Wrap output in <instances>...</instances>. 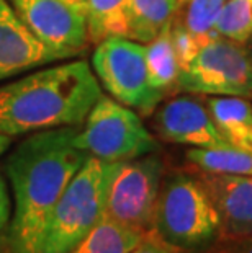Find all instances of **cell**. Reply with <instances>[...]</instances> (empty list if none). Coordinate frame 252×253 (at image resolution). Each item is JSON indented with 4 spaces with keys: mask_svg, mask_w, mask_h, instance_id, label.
<instances>
[{
    "mask_svg": "<svg viewBox=\"0 0 252 253\" xmlns=\"http://www.w3.org/2000/svg\"><path fill=\"white\" fill-rule=\"evenodd\" d=\"M25 28L59 61L80 54L89 44L87 20L61 0H7Z\"/></svg>",
    "mask_w": 252,
    "mask_h": 253,
    "instance_id": "9c48e42d",
    "label": "cell"
},
{
    "mask_svg": "<svg viewBox=\"0 0 252 253\" xmlns=\"http://www.w3.org/2000/svg\"><path fill=\"white\" fill-rule=\"evenodd\" d=\"M170 26L160 31L152 41L144 44L149 84L164 96L174 87H177V80H179L180 74L179 59H177L172 36H170Z\"/></svg>",
    "mask_w": 252,
    "mask_h": 253,
    "instance_id": "2e32d148",
    "label": "cell"
},
{
    "mask_svg": "<svg viewBox=\"0 0 252 253\" xmlns=\"http://www.w3.org/2000/svg\"><path fill=\"white\" fill-rule=\"evenodd\" d=\"M90 66L111 98L138 115L149 116L164 100V95L149 84L143 42L123 36L106 38L95 47Z\"/></svg>",
    "mask_w": 252,
    "mask_h": 253,
    "instance_id": "52a82bcc",
    "label": "cell"
},
{
    "mask_svg": "<svg viewBox=\"0 0 252 253\" xmlns=\"http://www.w3.org/2000/svg\"><path fill=\"white\" fill-rule=\"evenodd\" d=\"M164 164L155 154L108 162L105 216L128 227L151 232Z\"/></svg>",
    "mask_w": 252,
    "mask_h": 253,
    "instance_id": "8992f818",
    "label": "cell"
},
{
    "mask_svg": "<svg viewBox=\"0 0 252 253\" xmlns=\"http://www.w3.org/2000/svg\"><path fill=\"white\" fill-rule=\"evenodd\" d=\"M214 31L218 36L244 44L252 36V0H226L218 15Z\"/></svg>",
    "mask_w": 252,
    "mask_h": 253,
    "instance_id": "ffe728a7",
    "label": "cell"
},
{
    "mask_svg": "<svg viewBox=\"0 0 252 253\" xmlns=\"http://www.w3.org/2000/svg\"><path fill=\"white\" fill-rule=\"evenodd\" d=\"M170 36H172V44L182 71L197 56V52L200 51L203 42L192 35L189 30H185L182 25L175 23V21H172V26H170Z\"/></svg>",
    "mask_w": 252,
    "mask_h": 253,
    "instance_id": "44dd1931",
    "label": "cell"
},
{
    "mask_svg": "<svg viewBox=\"0 0 252 253\" xmlns=\"http://www.w3.org/2000/svg\"><path fill=\"white\" fill-rule=\"evenodd\" d=\"M224 2L226 0H182L174 21L205 44L206 41L218 38L214 25Z\"/></svg>",
    "mask_w": 252,
    "mask_h": 253,
    "instance_id": "d6986e66",
    "label": "cell"
},
{
    "mask_svg": "<svg viewBox=\"0 0 252 253\" xmlns=\"http://www.w3.org/2000/svg\"><path fill=\"white\" fill-rule=\"evenodd\" d=\"M12 145V137L5 136V134H0V155H3Z\"/></svg>",
    "mask_w": 252,
    "mask_h": 253,
    "instance_id": "484cf974",
    "label": "cell"
},
{
    "mask_svg": "<svg viewBox=\"0 0 252 253\" xmlns=\"http://www.w3.org/2000/svg\"><path fill=\"white\" fill-rule=\"evenodd\" d=\"M128 253H177V252L172 250L170 247L165 245L164 242H160L157 237H154L151 232H149L143 239L141 244L136 245L135 249Z\"/></svg>",
    "mask_w": 252,
    "mask_h": 253,
    "instance_id": "cb8c5ba5",
    "label": "cell"
},
{
    "mask_svg": "<svg viewBox=\"0 0 252 253\" xmlns=\"http://www.w3.org/2000/svg\"><path fill=\"white\" fill-rule=\"evenodd\" d=\"M155 127L164 141L198 149L229 145L219 134L206 103L192 96L167 101L155 113Z\"/></svg>",
    "mask_w": 252,
    "mask_h": 253,
    "instance_id": "30bf717a",
    "label": "cell"
},
{
    "mask_svg": "<svg viewBox=\"0 0 252 253\" xmlns=\"http://www.w3.org/2000/svg\"><path fill=\"white\" fill-rule=\"evenodd\" d=\"M180 2H182V0H180Z\"/></svg>",
    "mask_w": 252,
    "mask_h": 253,
    "instance_id": "83f0119b",
    "label": "cell"
},
{
    "mask_svg": "<svg viewBox=\"0 0 252 253\" xmlns=\"http://www.w3.org/2000/svg\"><path fill=\"white\" fill-rule=\"evenodd\" d=\"M151 234L177 253H205L216 244L219 217L200 178L177 173L160 185Z\"/></svg>",
    "mask_w": 252,
    "mask_h": 253,
    "instance_id": "3957f363",
    "label": "cell"
},
{
    "mask_svg": "<svg viewBox=\"0 0 252 253\" xmlns=\"http://www.w3.org/2000/svg\"><path fill=\"white\" fill-rule=\"evenodd\" d=\"M187 159L205 173L252 175V152L238 147H216L187 150Z\"/></svg>",
    "mask_w": 252,
    "mask_h": 253,
    "instance_id": "ac0fdd59",
    "label": "cell"
},
{
    "mask_svg": "<svg viewBox=\"0 0 252 253\" xmlns=\"http://www.w3.org/2000/svg\"><path fill=\"white\" fill-rule=\"evenodd\" d=\"M108 162L89 157L51 212L40 253H69L105 216Z\"/></svg>",
    "mask_w": 252,
    "mask_h": 253,
    "instance_id": "277c9868",
    "label": "cell"
},
{
    "mask_svg": "<svg viewBox=\"0 0 252 253\" xmlns=\"http://www.w3.org/2000/svg\"><path fill=\"white\" fill-rule=\"evenodd\" d=\"M10 220H12V199L8 195L7 181L0 173V244L5 242Z\"/></svg>",
    "mask_w": 252,
    "mask_h": 253,
    "instance_id": "7402d4cb",
    "label": "cell"
},
{
    "mask_svg": "<svg viewBox=\"0 0 252 253\" xmlns=\"http://www.w3.org/2000/svg\"><path fill=\"white\" fill-rule=\"evenodd\" d=\"M148 234L103 216L69 253H128Z\"/></svg>",
    "mask_w": 252,
    "mask_h": 253,
    "instance_id": "9a60e30c",
    "label": "cell"
},
{
    "mask_svg": "<svg viewBox=\"0 0 252 253\" xmlns=\"http://www.w3.org/2000/svg\"><path fill=\"white\" fill-rule=\"evenodd\" d=\"M177 87L192 93L252 100V61L244 44L213 38L180 71Z\"/></svg>",
    "mask_w": 252,
    "mask_h": 253,
    "instance_id": "ba28073f",
    "label": "cell"
},
{
    "mask_svg": "<svg viewBox=\"0 0 252 253\" xmlns=\"http://www.w3.org/2000/svg\"><path fill=\"white\" fill-rule=\"evenodd\" d=\"M244 47H246V51H248V54L251 57V61H252V36L249 38L248 41L244 42Z\"/></svg>",
    "mask_w": 252,
    "mask_h": 253,
    "instance_id": "4316f807",
    "label": "cell"
},
{
    "mask_svg": "<svg viewBox=\"0 0 252 253\" xmlns=\"http://www.w3.org/2000/svg\"><path fill=\"white\" fill-rule=\"evenodd\" d=\"M180 0H128V38L138 42L152 41L172 25Z\"/></svg>",
    "mask_w": 252,
    "mask_h": 253,
    "instance_id": "5bb4252c",
    "label": "cell"
},
{
    "mask_svg": "<svg viewBox=\"0 0 252 253\" xmlns=\"http://www.w3.org/2000/svg\"><path fill=\"white\" fill-rule=\"evenodd\" d=\"M89 41L99 44L106 38H128V0H87Z\"/></svg>",
    "mask_w": 252,
    "mask_h": 253,
    "instance_id": "e0dca14e",
    "label": "cell"
},
{
    "mask_svg": "<svg viewBox=\"0 0 252 253\" xmlns=\"http://www.w3.org/2000/svg\"><path fill=\"white\" fill-rule=\"evenodd\" d=\"M77 127L33 132L7 159L13 209L5 253H40L52 209L89 157L74 145Z\"/></svg>",
    "mask_w": 252,
    "mask_h": 253,
    "instance_id": "6da1fadb",
    "label": "cell"
},
{
    "mask_svg": "<svg viewBox=\"0 0 252 253\" xmlns=\"http://www.w3.org/2000/svg\"><path fill=\"white\" fill-rule=\"evenodd\" d=\"M205 103L224 141L231 147L252 152V100L210 96Z\"/></svg>",
    "mask_w": 252,
    "mask_h": 253,
    "instance_id": "4fadbf2b",
    "label": "cell"
},
{
    "mask_svg": "<svg viewBox=\"0 0 252 253\" xmlns=\"http://www.w3.org/2000/svg\"><path fill=\"white\" fill-rule=\"evenodd\" d=\"M74 145L103 162L131 160L159 150L141 116L106 95L100 96L76 131Z\"/></svg>",
    "mask_w": 252,
    "mask_h": 253,
    "instance_id": "5b68a950",
    "label": "cell"
},
{
    "mask_svg": "<svg viewBox=\"0 0 252 253\" xmlns=\"http://www.w3.org/2000/svg\"><path fill=\"white\" fill-rule=\"evenodd\" d=\"M205 253H252V235L218 240Z\"/></svg>",
    "mask_w": 252,
    "mask_h": 253,
    "instance_id": "603a6c76",
    "label": "cell"
},
{
    "mask_svg": "<svg viewBox=\"0 0 252 253\" xmlns=\"http://www.w3.org/2000/svg\"><path fill=\"white\" fill-rule=\"evenodd\" d=\"M219 217L223 239L252 235V175L203 173L198 176Z\"/></svg>",
    "mask_w": 252,
    "mask_h": 253,
    "instance_id": "8fae6325",
    "label": "cell"
},
{
    "mask_svg": "<svg viewBox=\"0 0 252 253\" xmlns=\"http://www.w3.org/2000/svg\"><path fill=\"white\" fill-rule=\"evenodd\" d=\"M52 62L59 59L25 28L7 0H0V82Z\"/></svg>",
    "mask_w": 252,
    "mask_h": 253,
    "instance_id": "7c38bea8",
    "label": "cell"
},
{
    "mask_svg": "<svg viewBox=\"0 0 252 253\" xmlns=\"http://www.w3.org/2000/svg\"><path fill=\"white\" fill-rule=\"evenodd\" d=\"M61 2L69 5L71 8H74L76 12L82 15H85V12H87V0H61Z\"/></svg>",
    "mask_w": 252,
    "mask_h": 253,
    "instance_id": "d4e9b609",
    "label": "cell"
},
{
    "mask_svg": "<svg viewBox=\"0 0 252 253\" xmlns=\"http://www.w3.org/2000/svg\"><path fill=\"white\" fill-rule=\"evenodd\" d=\"M101 87L87 61H59L0 85V134L8 137L80 126Z\"/></svg>",
    "mask_w": 252,
    "mask_h": 253,
    "instance_id": "7a4b0ae2",
    "label": "cell"
}]
</instances>
